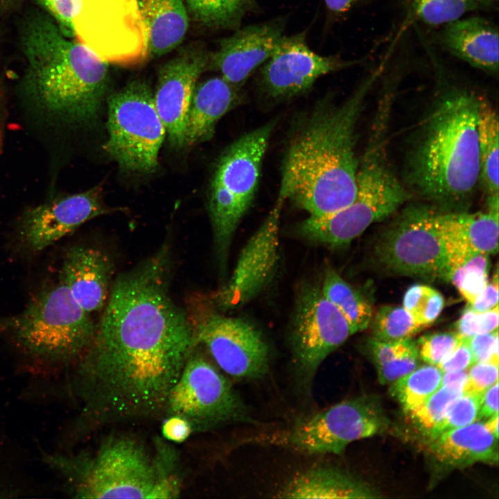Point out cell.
Instances as JSON below:
<instances>
[{
  "label": "cell",
  "mask_w": 499,
  "mask_h": 499,
  "mask_svg": "<svg viewBox=\"0 0 499 499\" xmlns=\"http://www.w3.org/2000/svg\"><path fill=\"white\" fill-rule=\"evenodd\" d=\"M169 247L116 277L94 338L76 363L85 417L110 421L164 412L198 346L186 311L169 292Z\"/></svg>",
  "instance_id": "cell-1"
},
{
  "label": "cell",
  "mask_w": 499,
  "mask_h": 499,
  "mask_svg": "<svg viewBox=\"0 0 499 499\" xmlns=\"http://www.w3.org/2000/svg\"><path fill=\"white\" fill-rule=\"evenodd\" d=\"M378 76L367 78L347 99L326 96L298 116L291 127L281 165L279 194L322 217L353 200L359 157L357 126L365 99Z\"/></svg>",
  "instance_id": "cell-2"
},
{
  "label": "cell",
  "mask_w": 499,
  "mask_h": 499,
  "mask_svg": "<svg viewBox=\"0 0 499 499\" xmlns=\"http://www.w3.org/2000/svg\"><path fill=\"white\" fill-rule=\"evenodd\" d=\"M24 61L19 91L33 111L55 127L93 119L103 98L108 64L63 35L48 14L34 10L20 23Z\"/></svg>",
  "instance_id": "cell-3"
},
{
  "label": "cell",
  "mask_w": 499,
  "mask_h": 499,
  "mask_svg": "<svg viewBox=\"0 0 499 499\" xmlns=\"http://www.w3.org/2000/svg\"><path fill=\"white\" fill-rule=\"evenodd\" d=\"M479 96L453 87L437 99L410 150L406 179L422 198L459 209L479 184Z\"/></svg>",
  "instance_id": "cell-4"
},
{
  "label": "cell",
  "mask_w": 499,
  "mask_h": 499,
  "mask_svg": "<svg viewBox=\"0 0 499 499\" xmlns=\"http://www.w3.org/2000/svg\"><path fill=\"white\" fill-rule=\"evenodd\" d=\"M45 460L65 478L76 498L160 499L180 493L173 471L128 436L110 438L94 455H50Z\"/></svg>",
  "instance_id": "cell-5"
},
{
  "label": "cell",
  "mask_w": 499,
  "mask_h": 499,
  "mask_svg": "<svg viewBox=\"0 0 499 499\" xmlns=\"http://www.w3.org/2000/svg\"><path fill=\"white\" fill-rule=\"evenodd\" d=\"M276 123L271 121L239 137L222 152L216 164L209 187L208 211L222 281L226 279L234 236L254 202Z\"/></svg>",
  "instance_id": "cell-6"
},
{
  "label": "cell",
  "mask_w": 499,
  "mask_h": 499,
  "mask_svg": "<svg viewBox=\"0 0 499 499\" xmlns=\"http://www.w3.org/2000/svg\"><path fill=\"white\" fill-rule=\"evenodd\" d=\"M90 315L59 281L37 293L9 326L33 358L67 366L78 362L94 338L96 324Z\"/></svg>",
  "instance_id": "cell-7"
},
{
  "label": "cell",
  "mask_w": 499,
  "mask_h": 499,
  "mask_svg": "<svg viewBox=\"0 0 499 499\" xmlns=\"http://www.w3.org/2000/svg\"><path fill=\"white\" fill-rule=\"evenodd\" d=\"M390 104L379 105L362 155L359 157L353 202L333 216L336 230L354 240L369 226L393 214L408 193L388 159L386 137Z\"/></svg>",
  "instance_id": "cell-8"
},
{
  "label": "cell",
  "mask_w": 499,
  "mask_h": 499,
  "mask_svg": "<svg viewBox=\"0 0 499 499\" xmlns=\"http://www.w3.org/2000/svg\"><path fill=\"white\" fill-rule=\"evenodd\" d=\"M107 128L103 148L123 170L156 168L166 132L147 83L134 80L110 96Z\"/></svg>",
  "instance_id": "cell-9"
},
{
  "label": "cell",
  "mask_w": 499,
  "mask_h": 499,
  "mask_svg": "<svg viewBox=\"0 0 499 499\" xmlns=\"http://www.w3.org/2000/svg\"><path fill=\"white\" fill-rule=\"evenodd\" d=\"M197 347L168 394L164 411L166 417L184 418L193 432L256 423L228 379Z\"/></svg>",
  "instance_id": "cell-10"
},
{
  "label": "cell",
  "mask_w": 499,
  "mask_h": 499,
  "mask_svg": "<svg viewBox=\"0 0 499 499\" xmlns=\"http://www.w3.org/2000/svg\"><path fill=\"white\" fill-rule=\"evenodd\" d=\"M74 37L105 62L143 64L148 37L137 0H74Z\"/></svg>",
  "instance_id": "cell-11"
},
{
  "label": "cell",
  "mask_w": 499,
  "mask_h": 499,
  "mask_svg": "<svg viewBox=\"0 0 499 499\" xmlns=\"http://www.w3.org/2000/svg\"><path fill=\"white\" fill-rule=\"evenodd\" d=\"M198 345L229 376L256 380L269 368V348L259 330L240 317L222 315L211 298L197 295L186 310Z\"/></svg>",
  "instance_id": "cell-12"
},
{
  "label": "cell",
  "mask_w": 499,
  "mask_h": 499,
  "mask_svg": "<svg viewBox=\"0 0 499 499\" xmlns=\"http://www.w3.org/2000/svg\"><path fill=\"white\" fill-rule=\"evenodd\" d=\"M437 212L427 206L406 208L378 236L377 264L393 274L444 279L447 254Z\"/></svg>",
  "instance_id": "cell-13"
},
{
  "label": "cell",
  "mask_w": 499,
  "mask_h": 499,
  "mask_svg": "<svg viewBox=\"0 0 499 499\" xmlns=\"http://www.w3.org/2000/svg\"><path fill=\"white\" fill-rule=\"evenodd\" d=\"M354 334L340 310L319 286L306 283L297 296L290 330V345L299 385L309 389L325 359Z\"/></svg>",
  "instance_id": "cell-14"
},
{
  "label": "cell",
  "mask_w": 499,
  "mask_h": 499,
  "mask_svg": "<svg viewBox=\"0 0 499 499\" xmlns=\"http://www.w3.org/2000/svg\"><path fill=\"white\" fill-rule=\"evenodd\" d=\"M384 417L377 403L360 396L338 403L299 422L286 442L308 454H340L351 442L383 430Z\"/></svg>",
  "instance_id": "cell-15"
},
{
  "label": "cell",
  "mask_w": 499,
  "mask_h": 499,
  "mask_svg": "<svg viewBox=\"0 0 499 499\" xmlns=\"http://www.w3.org/2000/svg\"><path fill=\"white\" fill-rule=\"evenodd\" d=\"M286 201L278 195L265 219L240 251L231 275L211 296L219 311L244 306L273 279L279 261L280 219Z\"/></svg>",
  "instance_id": "cell-16"
},
{
  "label": "cell",
  "mask_w": 499,
  "mask_h": 499,
  "mask_svg": "<svg viewBox=\"0 0 499 499\" xmlns=\"http://www.w3.org/2000/svg\"><path fill=\"white\" fill-rule=\"evenodd\" d=\"M116 210L104 203L100 187L59 195L22 214L17 227V240L24 250L38 253L85 222Z\"/></svg>",
  "instance_id": "cell-17"
},
{
  "label": "cell",
  "mask_w": 499,
  "mask_h": 499,
  "mask_svg": "<svg viewBox=\"0 0 499 499\" xmlns=\"http://www.w3.org/2000/svg\"><path fill=\"white\" fill-rule=\"evenodd\" d=\"M353 63L315 53L304 33L283 36L261 69V84L272 99L287 100L304 94L321 76Z\"/></svg>",
  "instance_id": "cell-18"
},
{
  "label": "cell",
  "mask_w": 499,
  "mask_h": 499,
  "mask_svg": "<svg viewBox=\"0 0 499 499\" xmlns=\"http://www.w3.org/2000/svg\"><path fill=\"white\" fill-rule=\"evenodd\" d=\"M205 55L183 53L161 66L154 102L170 143L185 145L186 122L194 88L205 69Z\"/></svg>",
  "instance_id": "cell-19"
},
{
  "label": "cell",
  "mask_w": 499,
  "mask_h": 499,
  "mask_svg": "<svg viewBox=\"0 0 499 499\" xmlns=\"http://www.w3.org/2000/svg\"><path fill=\"white\" fill-rule=\"evenodd\" d=\"M283 26L277 23L251 25L220 42L213 55V65L227 82L240 89L261 64L272 55L282 38Z\"/></svg>",
  "instance_id": "cell-20"
},
{
  "label": "cell",
  "mask_w": 499,
  "mask_h": 499,
  "mask_svg": "<svg viewBox=\"0 0 499 499\" xmlns=\"http://www.w3.org/2000/svg\"><path fill=\"white\" fill-rule=\"evenodd\" d=\"M60 280L82 309L92 314L104 308L111 288L114 265L103 250L75 245L64 254Z\"/></svg>",
  "instance_id": "cell-21"
},
{
  "label": "cell",
  "mask_w": 499,
  "mask_h": 499,
  "mask_svg": "<svg viewBox=\"0 0 499 499\" xmlns=\"http://www.w3.org/2000/svg\"><path fill=\"white\" fill-rule=\"evenodd\" d=\"M438 40L450 53L481 70L498 71V30L480 17L459 19L443 25Z\"/></svg>",
  "instance_id": "cell-22"
},
{
  "label": "cell",
  "mask_w": 499,
  "mask_h": 499,
  "mask_svg": "<svg viewBox=\"0 0 499 499\" xmlns=\"http://www.w3.org/2000/svg\"><path fill=\"white\" fill-rule=\"evenodd\" d=\"M436 222L446 254L478 252L496 254L498 250V209L469 213L437 211Z\"/></svg>",
  "instance_id": "cell-23"
},
{
  "label": "cell",
  "mask_w": 499,
  "mask_h": 499,
  "mask_svg": "<svg viewBox=\"0 0 499 499\" xmlns=\"http://www.w3.org/2000/svg\"><path fill=\"white\" fill-rule=\"evenodd\" d=\"M240 100V89L222 76L197 82L186 118L185 145L211 139L218 121Z\"/></svg>",
  "instance_id": "cell-24"
},
{
  "label": "cell",
  "mask_w": 499,
  "mask_h": 499,
  "mask_svg": "<svg viewBox=\"0 0 499 499\" xmlns=\"http://www.w3.org/2000/svg\"><path fill=\"white\" fill-rule=\"evenodd\" d=\"M497 440L478 420L428 440V451L442 466L460 469L479 462H497Z\"/></svg>",
  "instance_id": "cell-25"
},
{
  "label": "cell",
  "mask_w": 499,
  "mask_h": 499,
  "mask_svg": "<svg viewBox=\"0 0 499 499\" xmlns=\"http://www.w3.org/2000/svg\"><path fill=\"white\" fill-rule=\"evenodd\" d=\"M148 37L149 56H162L182 42L189 28L184 0H137Z\"/></svg>",
  "instance_id": "cell-26"
},
{
  "label": "cell",
  "mask_w": 499,
  "mask_h": 499,
  "mask_svg": "<svg viewBox=\"0 0 499 499\" xmlns=\"http://www.w3.org/2000/svg\"><path fill=\"white\" fill-rule=\"evenodd\" d=\"M374 492L338 469L317 467L292 478L279 492L281 498H370Z\"/></svg>",
  "instance_id": "cell-27"
},
{
  "label": "cell",
  "mask_w": 499,
  "mask_h": 499,
  "mask_svg": "<svg viewBox=\"0 0 499 499\" xmlns=\"http://www.w3.org/2000/svg\"><path fill=\"white\" fill-rule=\"evenodd\" d=\"M479 184L488 205L498 204V117L490 102L479 96L478 107Z\"/></svg>",
  "instance_id": "cell-28"
},
{
  "label": "cell",
  "mask_w": 499,
  "mask_h": 499,
  "mask_svg": "<svg viewBox=\"0 0 499 499\" xmlns=\"http://www.w3.org/2000/svg\"><path fill=\"white\" fill-rule=\"evenodd\" d=\"M366 349L382 384L392 383L417 368L419 356L417 343L412 338L383 342L370 338Z\"/></svg>",
  "instance_id": "cell-29"
},
{
  "label": "cell",
  "mask_w": 499,
  "mask_h": 499,
  "mask_svg": "<svg viewBox=\"0 0 499 499\" xmlns=\"http://www.w3.org/2000/svg\"><path fill=\"white\" fill-rule=\"evenodd\" d=\"M320 288L323 295L347 320L353 333L369 326L373 316L371 303L334 269L327 268Z\"/></svg>",
  "instance_id": "cell-30"
},
{
  "label": "cell",
  "mask_w": 499,
  "mask_h": 499,
  "mask_svg": "<svg viewBox=\"0 0 499 499\" xmlns=\"http://www.w3.org/2000/svg\"><path fill=\"white\" fill-rule=\"evenodd\" d=\"M488 254L469 252L447 257L444 280L450 281L471 305L488 283Z\"/></svg>",
  "instance_id": "cell-31"
},
{
  "label": "cell",
  "mask_w": 499,
  "mask_h": 499,
  "mask_svg": "<svg viewBox=\"0 0 499 499\" xmlns=\"http://www.w3.org/2000/svg\"><path fill=\"white\" fill-rule=\"evenodd\" d=\"M442 374L437 366L429 364L416 368L392 383V394L410 413L439 389Z\"/></svg>",
  "instance_id": "cell-32"
},
{
  "label": "cell",
  "mask_w": 499,
  "mask_h": 499,
  "mask_svg": "<svg viewBox=\"0 0 499 499\" xmlns=\"http://www.w3.org/2000/svg\"><path fill=\"white\" fill-rule=\"evenodd\" d=\"M254 0H184L188 13L209 27L238 25Z\"/></svg>",
  "instance_id": "cell-33"
},
{
  "label": "cell",
  "mask_w": 499,
  "mask_h": 499,
  "mask_svg": "<svg viewBox=\"0 0 499 499\" xmlns=\"http://www.w3.org/2000/svg\"><path fill=\"white\" fill-rule=\"evenodd\" d=\"M498 0H413L417 17L430 26H441L465 14L494 6Z\"/></svg>",
  "instance_id": "cell-34"
},
{
  "label": "cell",
  "mask_w": 499,
  "mask_h": 499,
  "mask_svg": "<svg viewBox=\"0 0 499 499\" xmlns=\"http://www.w3.org/2000/svg\"><path fill=\"white\" fill-rule=\"evenodd\" d=\"M372 338L383 342H395L412 338L423 328L418 325L403 307L383 306L369 323Z\"/></svg>",
  "instance_id": "cell-35"
},
{
  "label": "cell",
  "mask_w": 499,
  "mask_h": 499,
  "mask_svg": "<svg viewBox=\"0 0 499 499\" xmlns=\"http://www.w3.org/2000/svg\"><path fill=\"white\" fill-rule=\"evenodd\" d=\"M457 386H440L419 407L408 413L418 428L427 437L443 420L449 407L463 392Z\"/></svg>",
  "instance_id": "cell-36"
},
{
  "label": "cell",
  "mask_w": 499,
  "mask_h": 499,
  "mask_svg": "<svg viewBox=\"0 0 499 499\" xmlns=\"http://www.w3.org/2000/svg\"><path fill=\"white\" fill-rule=\"evenodd\" d=\"M403 305L415 322L424 329L440 315L444 299L437 290L426 285L415 284L405 292Z\"/></svg>",
  "instance_id": "cell-37"
},
{
  "label": "cell",
  "mask_w": 499,
  "mask_h": 499,
  "mask_svg": "<svg viewBox=\"0 0 499 499\" xmlns=\"http://www.w3.org/2000/svg\"><path fill=\"white\" fill-rule=\"evenodd\" d=\"M480 396L463 392L450 405L443 420L430 432L428 440L478 421Z\"/></svg>",
  "instance_id": "cell-38"
},
{
  "label": "cell",
  "mask_w": 499,
  "mask_h": 499,
  "mask_svg": "<svg viewBox=\"0 0 499 499\" xmlns=\"http://www.w3.org/2000/svg\"><path fill=\"white\" fill-rule=\"evenodd\" d=\"M462 338L456 332L425 334L416 342L419 356L428 364L438 367L455 349Z\"/></svg>",
  "instance_id": "cell-39"
},
{
  "label": "cell",
  "mask_w": 499,
  "mask_h": 499,
  "mask_svg": "<svg viewBox=\"0 0 499 499\" xmlns=\"http://www.w3.org/2000/svg\"><path fill=\"white\" fill-rule=\"evenodd\" d=\"M498 306L489 310L478 313L469 306L455 324L456 333L464 338L491 332L498 327Z\"/></svg>",
  "instance_id": "cell-40"
},
{
  "label": "cell",
  "mask_w": 499,
  "mask_h": 499,
  "mask_svg": "<svg viewBox=\"0 0 499 499\" xmlns=\"http://www.w3.org/2000/svg\"><path fill=\"white\" fill-rule=\"evenodd\" d=\"M496 381H498V362H475L468 369V378L463 392L481 395Z\"/></svg>",
  "instance_id": "cell-41"
},
{
  "label": "cell",
  "mask_w": 499,
  "mask_h": 499,
  "mask_svg": "<svg viewBox=\"0 0 499 499\" xmlns=\"http://www.w3.org/2000/svg\"><path fill=\"white\" fill-rule=\"evenodd\" d=\"M68 38L74 37L73 16L74 0H37Z\"/></svg>",
  "instance_id": "cell-42"
},
{
  "label": "cell",
  "mask_w": 499,
  "mask_h": 499,
  "mask_svg": "<svg viewBox=\"0 0 499 499\" xmlns=\"http://www.w3.org/2000/svg\"><path fill=\"white\" fill-rule=\"evenodd\" d=\"M474 363L478 362H498V330L467 338Z\"/></svg>",
  "instance_id": "cell-43"
},
{
  "label": "cell",
  "mask_w": 499,
  "mask_h": 499,
  "mask_svg": "<svg viewBox=\"0 0 499 499\" xmlns=\"http://www.w3.org/2000/svg\"><path fill=\"white\" fill-rule=\"evenodd\" d=\"M474 363L468 338H462L455 349L438 366L442 373L468 369Z\"/></svg>",
  "instance_id": "cell-44"
},
{
  "label": "cell",
  "mask_w": 499,
  "mask_h": 499,
  "mask_svg": "<svg viewBox=\"0 0 499 499\" xmlns=\"http://www.w3.org/2000/svg\"><path fill=\"white\" fill-rule=\"evenodd\" d=\"M161 431L166 439L178 443L185 441L193 432L189 421L176 415L166 417L163 423Z\"/></svg>",
  "instance_id": "cell-45"
},
{
  "label": "cell",
  "mask_w": 499,
  "mask_h": 499,
  "mask_svg": "<svg viewBox=\"0 0 499 499\" xmlns=\"http://www.w3.org/2000/svg\"><path fill=\"white\" fill-rule=\"evenodd\" d=\"M498 280L496 272L493 280L487 283L475 301L468 306L478 313L484 312L498 306Z\"/></svg>",
  "instance_id": "cell-46"
},
{
  "label": "cell",
  "mask_w": 499,
  "mask_h": 499,
  "mask_svg": "<svg viewBox=\"0 0 499 499\" xmlns=\"http://www.w3.org/2000/svg\"><path fill=\"white\" fill-rule=\"evenodd\" d=\"M496 414H498V381L481 394L478 420L488 419Z\"/></svg>",
  "instance_id": "cell-47"
},
{
  "label": "cell",
  "mask_w": 499,
  "mask_h": 499,
  "mask_svg": "<svg viewBox=\"0 0 499 499\" xmlns=\"http://www.w3.org/2000/svg\"><path fill=\"white\" fill-rule=\"evenodd\" d=\"M468 378V369L445 372L442 374L441 386L450 385L464 388ZM464 391V390H463Z\"/></svg>",
  "instance_id": "cell-48"
},
{
  "label": "cell",
  "mask_w": 499,
  "mask_h": 499,
  "mask_svg": "<svg viewBox=\"0 0 499 499\" xmlns=\"http://www.w3.org/2000/svg\"><path fill=\"white\" fill-rule=\"evenodd\" d=\"M358 0H324L326 7L334 13H342L348 10Z\"/></svg>",
  "instance_id": "cell-49"
},
{
  "label": "cell",
  "mask_w": 499,
  "mask_h": 499,
  "mask_svg": "<svg viewBox=\"0 0 499 499\" xmlns=\"http://www.w3.org/2000/svg\"><path fill=\"white\" fill-rule=\"evenodd\" d=\"M6 118V99H5V96L3 94V92L2 89L0 88V152L1 150V148H2V145H3Z\"/></svg>",
  "instance_id": "cell-50"
},
{
  "label": "cell",
  "mask_w": 499,
  "mask_h": 499,
  "mask_svg": "<svg viewBox=\"0 0 499 499\" xmlns=\"http://www.w3.org/2000/svg\"><path fill=\"white\" fill-rule=\"evenodd\" d=\"M487 428L489 432L493 434L497 439L498 438V414H494L489 418L484 423Z\"/></svg>",
  "instance_id": "cell-51"
},
{
  "label": "cell",
  "mask_w": 499,
  "mask_h": 499,
  "mask_svg": "<svg viewBox=\"0 0 499 499\" xmlns=\"http://www.w3.org/2000/svg\"><path fill=\"white\" fill-rule=\"evenodd\" d=\"M22 0H0V8H11L20 3Z\"/></svg>",
  "instance_id": "cell-52"
}]
</instances>
